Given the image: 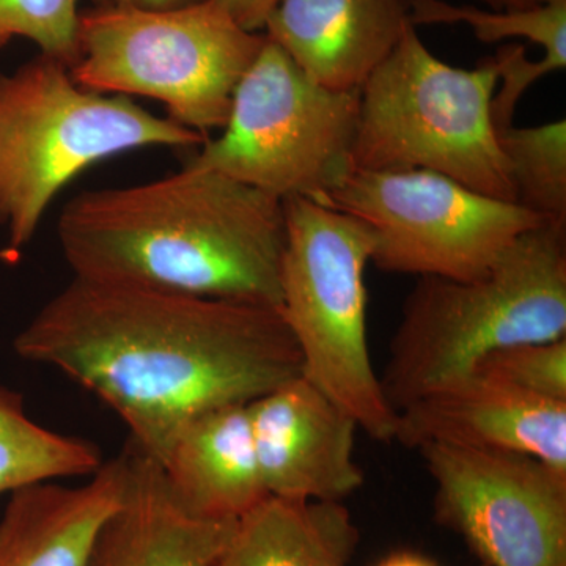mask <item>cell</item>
Listing matches in <instances>:
<instances>
[{
  "label": "cell",
  "mask_w": 566,
  "mask_h": 566,
  "mask_svg": "<svg viewBox=\"0 0 566 566\" xmlns=\"http://www.w3.org/2000/svg\"><path fill=\"white\" fill-rule=\"evenodd\" d=\"M128 474L125 450L82 485L48 482L11 493L0 520V566H85Z\"/></svg>",
  "instance_id": "15"
},
{
  "label": "cell",
  "mask_w": 566,
  "mask_h": 566,
  "mask_svg": "<svg viewBox=\"0 0 566 566\" xmlns=\"http://www.w3.org/2000/svg\"><path fill=\"white\" fill-rule=\"evenodd\" d=\"M266 493L289 501L342 502L364 483L354 460L352 416L303 376L248 405Z\"/></svg>",
  "instance_id": "11"
},
{
  "label": "cell",
  "mask_w": 566,
  "mask_h": 566,
  "mask_svg": "<svg viewBox=\"0 0 566 566\" xmlns=\"http://www.w3.org/2000/svg\"><path fill=\"white\" fill-rule=\"evenodd\" d=\"M412 24H465L483 43L524 39L538 44L554 70L566 66V0H545L531 9L483 10L446 0H408Z\"/></svg>",
  "instance_id": "19"
},
{
  "label": "cell",
  "mask_w": 566,
  "mask_h": 566,
  "mask_svg": "<svg viewBox=\"0 0 566 566\" xmlns=\"http://www.w3.org/2000/svg\"><path fill=\"white\" fill-rule=\"evenodd\" d=\"M479 2L490 7L491 10H516L531 9V7L539 6L545 0H479Z\"/></svg>",
  "instance_id": "26"
},
{
  "label": "cell",
  "mask_w": 566,
  "mask_h": 566,
  "mask_svg": "<svg viewBox=\"0 0 566 566\" xmlns=\"http://www.w3.org/2000/svg\"><path fill=\"white\" fill-rule=\"evenodd\" d=\"M161 465L192 516L238 521L268 497L253 449L248 405H227L189 420Z\"/></svg>",
  "instance_id": "16"
},
{
  "label": "cell",
  "mask_w": 566,
  "mask_h": 566,
  "mask_svg": "<svg viewBox=\"0 0 566 566\" xmlns=\"http://www.w3.org/2000/svg\"><path fill=\"white\" fill-rule=\"evenodd\" d=\"M281 315L303 359V378L378 442H392L398 412L387 400L367 338L365 270L370 227L327 205L283 200Z\"/></svg>",
  "instance_id": "6"
},
{
  "label": "cell",
  "mask_w": 566,
  "mask_h": 566,
  "mask_svg": "<svg viewBox=\"0 0 566 566\" xmlns=\"http://www.w3.org/2000/svg\"><path fill=\"white\" fill-rule=\"evenodd\" d=\"M208 136L128 96L81 87L70 66L40 54L0 73V222L7 255L35 237L59 192L88 167L147 147L197 148Z\"/></svg>",
  "instance_id": "4"
},
{
  "label": "cell",
  "mask_w": 566,
  "mask_h": 566,
  "mask_svg": "<svg viewBox=\"0 0 566 566\" xmlns=\"http://www.w3.org/2000/svg\"><path fill=\"white\" fill-rule=\"evenodd\" d=\"M323 205L370 227L379 270L453 281L485 274L517 238L549 222L422 169L354 170Z\"/></svg>",
  "instance_id": "9"
},
{
  "label": "cell",
  "mask_w": 566,
  "mask_h": 566,
  "mask_svg": "<svg viewBox=\"0 0 566 566\" xmlns=\"http://www.w3.org/2000/svg\"><path fill=\"white\" fill-rule=\"evenodd\" d=\"M558 338H566V223L546 222L479 277H419L390 344L382 389L398 412L471 375L499 349Z\"/></svg>",
  "instance_id": "3"
},
{
  "label": "cell",
  "mask_w": 566,
  "mask_h": 566,
  "mask_svg": "<svg viewBox=\"0 0 566 566\" xmlns=\"http://www.w3.org/2000/svg\"><path fill=\"white\" fill-rule=\"evenodd\" d=\"M237 24L249 32L264 31L268 18L281 0H216Z\"/></svg>",
  "instance_id": "23"
},
{
  "label": "cell",
  "mask_w": 566,
  "mask_h": 566,
  "mask_svg": "<svg viewBox=\"0 0 566 566\" xmlns=\"http://www.w3.org/2000/svg\"><path fill=\"white\" fill-rule=\"evenodd\" d=\"M493 59L457 69L406 25L392 52L360 88L356 170L422 169L476 192L516 202L493 118Z\"/></svg>",
  "instance_id": "5"
},
{
  "label": "cell",
  "mask_w": 566,
  "mask_h": 566,
  "mask_svg": "<svg viewBox=\"0 0 566 566\" xmlns=\"http://www.w3.org/2000/svg\"><path fill=\"white\" fill-rule=\"evenodd\" d=\"M13 345L109 406L156 463L193 417L303 376L277 308L74 275Z\"/></svg>",
  "instance_id": "1"
},
{
  "label": "cell",
  "mask_w": 566,
  "mask_h": 566,
  "mask_svg": "<svg viewBox=\"0 0 566 566\" xmlns=\"http://www.w3.org/2000/svg\"><path fill=\"white\" fill-rule=\"evenodd\" d=\"M395 441L523 453L566 474V403L474 371L400 409Z\"/></svg>",
  "instance_id": "12"
},
{
  "label": "cell",
  "mask_w": 566,
  "mask_h": 566,
  "mask_svg": "<svg viewBox=\"0 0 566 566\" xmlns=\"http://www.w3.org/2000/svg\"><path fill=\"white\" fill-rule=\"evenodd\" d=\"M359 543L340 502L268 495L240 517L212 566H349Z\"/></svg>",
  "instance_id": "17"
},
{
  "label": "cell",
  "mask_w": 566,
  "mask_h": 566,
  "mask_svg": "<svg viewBox=\"0 0 566 566\" xmlns=\"http://www.w3.org/2000/svg\"><path fill=\"white\" fill-rule=\"evenodd\" d=\"M474 371L536 397L566 403V338L499 349L476 365Z\"/></svg>",
  "instance_id": "22"
},
{
  "label": "cell",
  "mask_w": 566,
  "mask_h": 566,
  "mask_svg": "<svg viewBox=\"0 0 566 566\" xmlns=\"http://www.w3.org/2000/svg\"><path fill=\"white\" fill-rule=\"evenodd\" d=\"M216 0L172 10L81 13L71 76L104 95L161 103L170 120L208 136L229 120L234 88L264 44Z\"/></svg>",
  "instance_id": "7"
},
{
  "label": "cell",
  "mask_w": 566,
  "mask_h": 566,
  "mask_svg": "<svg viewBox=\"0 0 566 566\" xmlns=\"http://www.w3.org/2000/svg\"><path fill=\"white\" fill-rule=\"evenodd\" d=\"M93 9L172 10L191 6L199 0H91Z\"/></svg>",
  "instance_id": "24"
},
{
  "label": "cell",
  "mask_w": 566,
  "mask_h": 566,
  "mask_svg": "<svg viewBox=\"0 0 566 566\" xmlns=\"http://www.w3.org/2000/svg\"><path fill=\"white\" fill-rule=\"evenodd\" d=\"M104 461L95 442L36 423L25 412L22 395L0 386V495L70 476H92Z\"/></svg>",
  "instance_id": "18"
},
{
  "label": "cell",
  "mask_w": 566,
  "mask_h": 566,
  "mask_svg": "<svg viewBox=\"0 0 566 566\" xmlns=\"http://www.w3.org/2000/svg\"><path fill=\"white\" fill-rule=\"evenodd\" d=\"M408 24V0H281L264 35L316 84L352 92L363 88Z\"/></svg>",
  "instance_id": "13"
},
{
  "label": "cell",
  "mask_w": 566,
  "mask_h": 566,
  "mask_svg": "<svg viewBox=\"0 0 566 566\" xmlns=\"http://www.w3.org/2000/svg\"><path fill=\"white\" fill-rule=\"evenodd\" d=\"M80 0H0V48L31 40L41 54L66 65L76 57Z\"/></svg>",
  "instance_id": "21"
},
{
  "label": "cell",
  "mask_w": 566,
  "mask_h": 566,
  "mask_svg": "<svg viewBox=\"0 0 566 566\" xmlns=\"http://www.w3.org/2000/svg\"><path fill=\"white\" fill-rule=\"evenodd\" d=\"M436 516L486 566H566V474L523 453L427 444Z\"/></svg>",
  "instance_id": "10"
},
{
  "label": "cell",
  "mask_w": 566,
  "mask_h": 566,
  "mask_svg": "<svg viewBox=\"0 0 566 566\" xmlns=\"http://www.w3.org/2000/svg\"><path fill=\"white\" fill-rule=\"evenodd\" d=\"M376 566H438L427 557L415 553H395Z\"/></svg>",
  "instance_id": "25"
},
{
  "label": "cell",
  "mask_w": 566,
  "mask_h": 566,
  "mask_svg": "<svg viewBox=\"0 0 566 566\" xmlns=\"http://www.w3.org/2000/svg\"><path fill=\"white\" fill-rule=\"evenodd\" d=\"M74 277L281 312L283 200L226 175L178 172L71 199L57 223Z\"/></svg>",
  "instance_id": "2"
},
{
  "label": "cell",
  "mask_w": 566,
  "mask_h": 566,
  "mask_svg": "<svg viewBox=\"0 0 566 566\" xmlns=\"http://www.w3.org/2000/svg\"><path fill=\"white\" fill-rule=\"evenodd\" d=\"M516 203L549 222L566 223V122L497 132Z\"/></svg>",
  "instance_id": "20"
},
{
  "label": "cell",
  "mask_w": 566,
  "mask_h": 566,
  "mask_svg": "<svg viewBox=\"0 0 566 566\" xmlns=\"http://www.w3.org/2000/svg\"><path fill=\"white\" fill-rule=\"evenodd\" d=\"M359 92L316 84L266 39L234 88L221 136L208 137L185 166L226 175L279 200L324 203L356 170Z\"/></svg>",
  "instance_id": "8"
},
{
  "label": "cell",
  "mask_w": 566,
  "mask_h": 566,
  "mask_svg": "<svg viewBox=\"0 0 566 566\" xmlns=\"http://www.w3.org/2000/svg\"><path fill=\"white\" fill-rule=\"evenodd\" d=\"M120 505L99 528L85 566H212L238 521L192 516L175 497L161 465L129 442Z\"/></svg>",
  "instance_id": "14"
}]
</instances>
